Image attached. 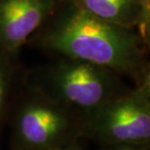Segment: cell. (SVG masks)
I'll list each match as a JSON object with an SVG mask.
<instances>
[{
  "instance_id": "6da1fadb",
  "label": "cell",
  "mask_w": 150,
  "mask_h": 150,
  "mask_svg": "<svg viewBox=\"0 0 150 150\" xmlns=\"http://www.w3.org/2000/svg\"><path fill=\"white\" fill-rule=\"evenodd\" d=\"M37 41L64 58L100 65L137 82L148 74L142 38L133 28L100 20L78 5L58 18Z\"/></svg>"
},
{
  "instance_id": "7a4b0ae2",
  "label": "cell",
  "mask_w": 150,
  "mask_h": 150,
  "mask_svg": "<svg viewBox=\"0 0 150 150\" xmlns=\"http://www.w3.org/2000/svg\"><path fill=\"white\" fill-rule=\"evenodd\" d=\"M29 86L72 113L81 125L130 89L108 68L68 58L47 67Z\"/></svg>"
},
{
  "instance_id": "3957f363",
  "label": "cell",
  "mask_w": 150,
  "mask_h": 150,
  "mask_svg": "<svg viewBox=\"0 0 150 150\" xmlns=\"http://www.w3.org/2000/svg\"><path fill=\"white\" fill-rule=\"evenodd\" d=\"M10 109L12 150H50L78 142L82 125L76 116L29 86Z\"/></svg>"
},
{
  "instance_id": "277c9868",
  "label": "cell",
  "mask_w": 150,
  "mask_h": 150,
  "mask_svg": "<svg viewBox=\"0 0 150 150\" xmlns=\"http://www.w3.org/2000/svg\"><path fill=\"white\" fill-rule=\"evenodd\" d=\"M82 137L100 146L150 143V76L146 74L82 123Z\"/></svg>"
},
{
  "instance_id": "5b68a950",
  "label": "cell",
  "mask_w": 150,
  "mask_h": 150,
  "mask_svg": "<svg viewBox=\"0 0 150 150\" xmlns=\"http://www.w3.org/2000/svg\"><path fill=\"white\" fill-rule=\"evenodd\" d=\"M58 0H0V48L10 55L45 22Z\"/></svg>"
},
{
  "instance_id": "8992f818",
  "label": "cell",
  "mask_w": 150,
  "mask_h": 150,
  "mask_svg": "<svg viewBox=\"0 0 150 150\" xmlns=\"http://www.w3.org/2000/svg\"><path fill=\"white\" fill-rule=\"evenodd\" d=\"M79 7L100 20L132 28L142 25L140 38L146 40V26L142 17L146 14V3L142 0H78Z\"/></svg>"
},
{
  "instance_id": "52a82bcc",
  "label": "cell",
  "mask_w": 150,
  "mask_h": 150,
  "mask_svg": "<svg viewBox=\"0 0 150 150\" xmlns=\"http://www.w3.org/2000/svg\"><path fill=\"white\" fill-rule=\"evenodd\" d=\"M12 55L0 48V129L9 116L13 98L14 67Z\"/></svg>"
},
{
  "instance_id": "ba28073f",
  "label": "cell",
  "mask_w": 150,
  "mask_h": 150,
  "mask_svg": "<svg viewBox=\"0 0 150 150\" xmlns=\"http://www.w3.org/2000/svg\"><path fill=\"white\" fill-rule=\"evenodd\" d=\"M101 150H150V143L143 144H111L101 146Z\"/></svg>"
},
{
  "instance_id": "9c48e42d",
  "label": "cell",
  "mask_w": 150,
  "mask_h": 150,
  "mask_svg": "<svg viewBox=\"0 0 150 150\" xmlns=\"http://www.w3.org/2000/svg\"><path fill=\"white\" fill-rule=\"evenodd\" d=\"M50 150H82V148L78 144V142H75L72 143H69V144H65V145L59 146V147L53 148Z\"/></svg>"
}]
</instances>
